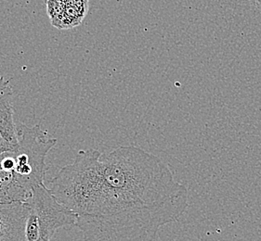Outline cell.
<instances>
[{
    "label": "cell",
    "mask_w": 261,
    "mask_h": 241,
    "mask_svg": "<svg viewBox=\"0 0 261 241\" xmlns=\"http://www.w3.org/2000/svg\"><path fill=\"white\" fill-rule=\"evenodd\" d=\"M49 190L77 215L84 241H153L189 206L188 189L167 163L135 146L105 155L80 150L50 181Z\"/></svg>",
    "instance_id": "obj_1"
},
{
    "label": "cell",
    "mask_w": 261,
    "mask_h": 241,
    "mask_svg": "<svg viewBox=\"0 0 261 241\" xmlns=\"http://www.w3.org/2000/svg\"><path fill=\"white\" fill-rule=\"evenodd\" d=\"M17 129V145L0 154V203L27 202L34 188L44 182L47 153L57 143L40 125Z\"/></svg>",
    "instance_id": "obj_2"
},
{
    "label": "cell",
    "mask_w": 261,
    "mask_h": 241,
    "mask_svg": "<svg viewBox=\"0 0 261 241\" xmlns=\"http://www.w3.org/2000/svg\"><path fill=\"white\" fill-rule=\"evenodd\" d=\"M27 202V241H50L58 229L75 226L77 215L61 204L44 183L34 188Z\"/></svg>",
    "instance_id": "obj_3"
},
{
    "label": "cell",
    "mask_w": 261,
    "mask_h": 241,
    "mask_svg": "<svg viewBox=\"0 0 261 241\" xmlns=\"http://www.w3.org/2000/svg\"><path fill=\"white\" fill-rule=\"evenodd\" d=\"M28 202L0 203V241H27Z\"/></svg>",
    "instance_id": "obj_4"
},
{
    "label": "cell",
    "mask_w": 261,
    "mask_h": 241,
    "mask_svg": "<svg viewBox=\"0 0 261 241\" xmlns=\"http://www.w3.org/2000/svg\"><path fill=\"white\" fill-rule=\"evenodd\" d=\"M47 2L51 23L61 29L79 24L88 10V0H47Z\"/></svg>",
    "instance_id": "obj_5"
},
{
    "label": "cell",
    "mask_w": 261,
    "mask_h": 241,
    "mask_svg": "<svg viewBox=\"0 0 261 241\" xmlns=\"http://www.w3.org/2000/svg\"><path fill=\"white\" fill-rule=\"evenodd\" d=\"M13 92L10 82L0 75V136L13 145L18 143V129L13 119Z\"/></svg>",
    "instance_id": "obj_6"
},
{
    "label": "cell",
    "mask_w": 261,
    "mask_h": 241,
    "mask_svg": "<svg viewBox=\"0 0 261 241\" xmlns=\"http://www.w3.org/2000/svg\"><path fill=\"white\" fill-rule=\"evenodd\" d=\"M252 4L261 13V0H251Z\"/></svg>",
    "instance_id": "obj_7"
}]
</instances>
